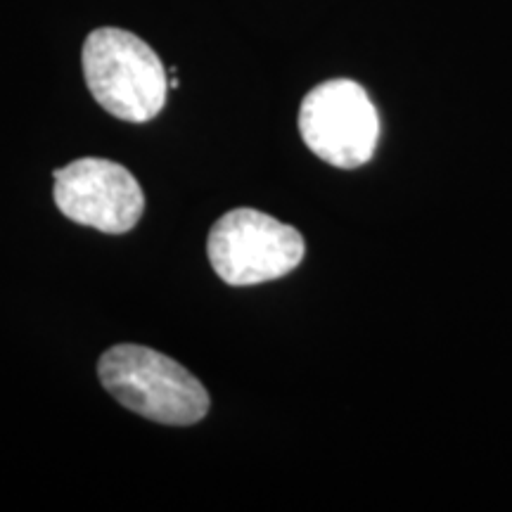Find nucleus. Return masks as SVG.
I'll use <instances>...</instances> for the list:
<instances>
[{"instance_id": "obj_1", "label": "nucleus", "mask_w": 512, "mask_h": 512, "mask_svg": "<svg viewBox=\"0 0 512 512\" xmlns=\"http://www.w3.org/2000/svg\"><path fill=\"white\" fill-rule=\"evenodd\" d=\"M102 387L128 411L162 425L188 427L207 418L209 394L204 384L176 363L140 344H117L100 356Z\"/></svg>"}, {"instance_id": "obj_2", "label": "nucleus", "mask_w": 512, "mask_h": 512, "mask_svg": "<svg viewBox=\"0 0 512 512\" xmlns=\"http://www.w3.org/2000/svg\"><path fill=\"white\" fill-rule=\"evenodd\" d=\"M83 79L98 105L128 124L155 119L166 105L169 79L159 55L126 29L102 27L81 50Z\"/></svg>"}, {"instance_id": "obj_3", "label": "nucleus", "mask_w": 512, "mask_h": 512, "mask_svg": "<svg viewBox=\"0 0 512 512\" xmlns=\"http://www.w3.org/2000/svg\"><path fill=\"white\" fill-rule=\"evenodd\" d=\"M306 245L297 228L256 209H233L209 230L207 256L226 285L271 283L304 261Z\"/></svg>"}, {"instance_id": "obj_4", "label": "nucleus", "mask_w": 512, "mask_h": 512, "mask_svg": "<svg viewBox=\"0 0 512 512\" xmlns=\"http://www.w3.org/2000/svg\"><path fill=\"white\" fill-rule=\"evenodd\" d=\"M299 133L313 155L337 169L368 164L380 140V117L361 83H320L299 107Z\"/></svg>"}, {"instance_id": "obj_5", "label": "nucleus", "mask_w": 512, "mask_h": 512, "mask_svg": "<svg viewBox=\"0 0 512 512\" xmlns=\"http://www.w3.org/2000/svg\"><path fill=\"white\" fill-rule=\"evenodd\" d=\"M55 204L69 221L107 235L136 228L145 195L136 176L117 162L83 157L53 171Z\"/></svg>"}]
</instances>
